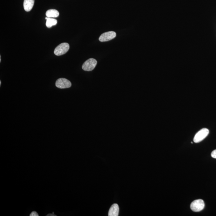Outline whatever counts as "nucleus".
I'll use <instances>...</instances> for the list:
<instances>
[{
	"label": "nucleus",
	"instance_id": "9b49d317",
	"mask_svg": "<svg viewBox=\"0 0 216 216\" xmlns=\"http://www.w3.org/2000/svg\"><path fill=\"white\" fill-rule=\"evenodd\" d=\"M211 156L212 157L214 158V159H216V149L212 152L211 154Z\"/></svg>",
	"mask_w": 216,
	"mask_h": 216
},
{
	"label": "nucleus",
	"instance_id": "0eeeda50",
	"mask_svg": "<svg viewBox=\"0 0 216 216\" xmlns=\"http://www.w3.org/2000/svg\"><path fill=\"white\" fill-rule=\"evenodd\" d=\"M119 208L117 204H114L110 207L109 209V216H118L119 215Z\"/></svg>",
	"mask_w": 216,
	"mask_h": 216
},
{
	"label": "nucleus",
	"instance_id": "ddd939ff",
	"mask_svg": "<svg viewBox=\"0 0 216 216\" xmlns=\"http://www.w3.org/2000/svg\"><path fill=\"white\" fill-rule=\"evenodd\" d=\"M47 216H56V215H55V214H54V213H52V214H48V215H47Z\"/></svg>",
	"mask_w": 216,
	"mask_h": 216
},
{
	"label": "nucleus",
	"instance_id": "39448f33",
	"mask_svg": "<svg viewBox=\"0 0 216 216\" xmlns=\"http://www.w3.org/2000/svg\"><path fill=\"white\" fill-rule=\"evenodd\" d=\"M55 85L58 88L63 89L71 87V83L69 80L65 78H60L56 81Z\"/></svg>",
	"mask_w": 216,
	"mask_h": 216
},
{
	"label": "nucleus",
	"instance_id": "6e6552de",
	"mask_svg": "<svg viewBox=\"0 0 216 216\" xmlns=\"http://www.w3.org/2000/svg\"><path fill=\"white\" fill-rule=\"evenodd\" d=\"M35 0H24L23 7L25 11L27 12L31 11L34 5Z\"/></svg>",
	"mask_w": 216,
	"mask_h": 216
},
{
	"label": "nucleus",
	"instance_id": "f03ea898",
	"mask_svg": "<svg viewBox=\"0 0 216 216\" xmlns=\"http://www.w3.org/2000/svg\"><path fill=\"white\" fill-rule=\"evenodd\" d=\"M70 46L66 42L61 43L56 47L54 50V54L56 56H61L66 53L69 49Z\"/></svg>",
	"mask_w": 216,
	"mask_h": 216
},
{
	"label": "nucleus",
	"instance_id": "dca6fc26",
	"mask_svg": "<svg viewBox=\"0 0 216 216\" xmlns=\"http://www.w3.org/2000/svg\"><path fill=\"white\" fill-rule=\"evenodd\" d=\"M191 143L193 144V143L192 142H191Z\"/></svg>",
	"mask_w": 216,
	"mask_h": 216
},
{
	"label": "nucleus",
	"instance_id": "423d86ee",
	"mask_svg": "<svg viewBox=\"0 0 216 216\" xmlns=\"http://www.w3.org/2000/svg\"><path fill=\"white\" fill-rule=\"evenodd\" d=\"M116 36V32L114 31H109L102 34L99 37V40L101 42H106L115 38Z\"/></svg>",
	"mask_w": 216,
	"mask_h": 216
},
{
	"label": "nucleus",
	"instance_id": "9d476101",
	"mask_svg": "<svg viewBox=\"0 0 216 216\" xmlns=\"http://www.w3.org/2000/svg\"><path fill=\"white\" fill-rule=\"evenodd\" d=\"M45 19L46 20V25L48 28H51L52 26H55L57 23V21L55 19L52 18L46 17Z\"/></svg>",
	"mask_w": 216,
	"mask_h": 216
},
{
	"label": "nucleus",
	"instance_id": "1a4fd4ad",
	"mask_svg": "<svg viewBox=\"0 0 216 216\" xmlns=\"http://www.w3.org/2000/svg\"><path fill=\"white\" fill-rule=\"evenodd\" d=\"M46 17L49 18H56L59 15V11L55 9H50L46 12Z\"/></svg>",
	"mask_w": 216,
	"mask_h": 216
},
{
	"label": "nucleus",
	"instance_id": "f257e3e1",
	"mask_svg": "<svg viewBox=\"0 0 216 216\" xmlns=\"http://www.w3.org/2000/svg\"><path fill=\"white\" fill-rule=\"evenodd\" d=\"M209 134V130L207 128H203L200 130L194 136L193 141L195 143H198L202 141Z\"/></svg>",
	"mask_w": 216,
	"mask_h": 216
},
{
	"label": "nucleus",
	"instance_id": "20e7f679",
	"mask_svg": "<svg viewBox=\"0 0 216 216\" xmlns=\"http://www.w3.org/2000/svg\"><path fill=\"white\" fill-rule=\"evenodd\" d=\"M97 63V61L95 59L93 58L89 59L83 64V69L85 71H92L96 67Z\"/></svg>",
	"mask_w": 216,
	"mask_h": 216
},
{
	"label": "nucleus",
	"instance_id": "7ed1b4c3",
	"mask_svg": "<svg viewBox=\"0 0 216 216\" xmlns=\"http://www.w3.org/2000/svg\"><path fill=\"white\" fill-rule=\"evenodd\" d=\"M204 206L205 205H204V201L201 199L196 200L193 201L191 203L190 205L191 209V210L196 212H200L203 210L204 209Z\"/></svg>",
	"mask_w": 216,
	"mask_h": 216
},
{
	"label": "nucleus",
	"instance_id": "f8f14e48",
	"mask_svg": "<svg viewBox=\"0 0 216 216\" xmlns=\"http://www.w3.org/2000/svg\"><path fill=\"white\" fill-rule=\"evenodd\" d=\"M30 216H38V214L35 211L32 212L30 215Z\"/></svg>",
	"mask_w": 216,
	"mask_h": 216
},
{
	"label": "nucleus",
	"instance_id": "2eb2a0df",
	"mask_svg": "<svg viewBox=\"0 0 216 216\" xmlns=\"http://www.w3.org/2000/svg\"><path fill=\"white\" fill-rule=\"evenodd\" d=\"M1 81H0V85H1Z\"/></svg>",
	"mask_w": 216,
	"mask_h": 216
},
{
	"label": "nucleus",
	"instance_id": "4468645a",
	"mask_svg": "<svg viewBox=\"0 0 216 216\" xmlns=\"http://www.w3.org/2000/svg\"><path fill=\"white\" fill-rule=\"evenodd\" d=\"M0 62H1V56H0Z\"/></svg>",
	"mask_w": 216,
	"mask_h": 216
}]
</instances>
